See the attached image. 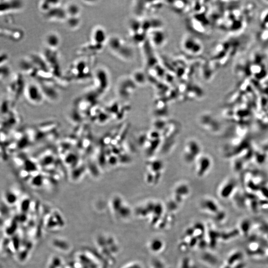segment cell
<instances>
[{
    "mask_svg": "<svg viewBox=\"0 0 268 268\" xmlns=\"http://www.w3.org/2000/svg\"><path fill=\"white\" fill-rule=\"evenodd\" d=\"M201 155V147L197 141H188L185 144L183 151V158L187 162H195Z\"/></svg>",
    "mask_w": 268,
    "mask_h": 268,
    "instance_id": "1",
    "label": "cell"
},
{
    "mask_svg": "<svg viewBox=\"0 0 268 268\" xmlns=\"http://www.w3.org/2000/svg\"><path fill=\"white\" fill-rule=\"evenodd\" d=\"M195 173L199 177H203L207 174L211 168L212 161L207 155H201L195 161Z\"/></svg>",
    "mask_w": 268,
    "mask_h": 268,
    "instance_id": "2",
    "label": "cell"
},
{
    "mask_svg": "<svg viewBox=\"0 0 268 268\" xmlns=\"http://www.w3.org/2000/svg\"><path fill=\"white\" fill-rule=\"evenodd\" d=\"M252 226L251 221L248 219H244L242 220L239 224V229H238L239 233L244 235H247Z\"/></svg>",
    "mask_w": 268,
    "mask_h": 268,
    "instance_id": "3",
    "label": "cell"
}]
</instances>
